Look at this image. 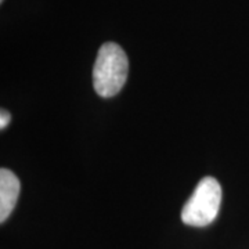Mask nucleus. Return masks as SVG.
I'll return each instance as SVG.
<instances>
[{
	"label": "nucleus",
	"instance_id": "f03ea898",
	"mask_svg": "<svg viewBox=\"0 0 249 249\" xmlns=\"http://www.w3.org/2000/svg\"><path fill=\"white\" fill-rule=\"evenodd\" d=\"M222 204V187L213 178H204L181 209V220L187 226L205 227L213 222Z\"/></svg>",
	"mask_w": 249,
	"mask_h": 249
},
{
	"label": "nucleus",
	"instance_id": "f257e3e1",
	"mask_svg": "<svg viewBox=\"0 0 249 249\" xmlns=\"http://www.w3.org/2000/svg\"><path fill=\"white\" fill-rule=\"evenodd\" d=\"M129 61L124 50L114 42L100 47L93 67V88L100 97L116 96L127 79Z\"/></svg>",
	"mask_w": 249,
	"mask_h": 249
},
{
	"label": "nucleus",
	"instance_id": "7ed1b4c3",
	"mask_svg": "<svg viewBox=\"0 0 249 249\" xmlns=\"http://www.w3.org/2000/svg\"><path fill=\"white\" fill-rule=\"evenodd\" d=\"M19 196V180L9 169H0V222L4 223L14 211Z\"/></svg>",
	"mask_w": 249,
	"mask_h": 249
},
{
	"label": "nucleus",
	"instance_id": "39448f33",
	"mask_svg": "<svg viewBox=\"0 0 249 249\" xmlns=\"http://www.w3.org/2000/svg\"><path fill=\"white\" fill-rule=\"evenodd\" d=\"M1 1H3V0H1Z\"/></svg>",
	"mask_w": 249,
	"mask_h": 249
},
{
	"label": "nucleus",
	"instance_id": "20e7f679",
	"mask_svg": "<svg viewBox=\"0 0 249 249\" xmlns=\"http://www.w3.org/2000/svg\"><path fill=\"white\" fill-rule=\"evenodd\" d=\"M10 121H11V115H10L9 111L1 109V112H0V129H1V130L6 129V127L9 126Z\"/></svg>",
	"mask_w": 249,
	"mask_h": 249
}]
</instances>
